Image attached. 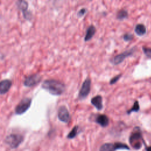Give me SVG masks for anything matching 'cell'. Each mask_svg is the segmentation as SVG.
I'll return each instance as SVG.
<instances>
[{
    "mask_svg": "<svg viewBox=\"0 0 151 151\" xmlns=\"http://www.w3.org/2000/svg\"><path fill=\"white\" fill-rule=\"evenodd\" d=\"M42 88L54 96L62 95L66 90V85L56 80H46L43 82Z\"/></svg>",
    "mask_w": 151,
    "mask_h": 151,
    "instance_id": "obj_1",
    "label": "cell"
},
{
    "mask_svg": "<svg viewBox=\"0 0 151 151\" xmlns=\"http://www.w3.org/2000/svg\"><path fill=\"white\" fill-rule=\"evenodd\" d=\"M24 140V137L19 134H10L8 135L5 139V142L12 149L17 148L21 144Z\"/></svg>",
    "mask_w": 151,
    "mask_h": 151,
    "instance_id": "obj_2",
    "label": "cell"
},
{
    "mask_svg": "<svg viewBox=\"0 0 151 151\" xmlns=\"http://www.w3.org/2000/svg\"><path fill=\"white\" fill-rule=\"evenodd\" d=\"M32 99L30 97H24L17 105L15 109L16 115H21L26 113L31 106Z\"/></svg>",
    "mask_w": 151,
    "mask_h": 151,
    "instance_id": "obj_3",
    "label": "cell"
},
{
    "mask_svg": "<svg viewBox=\"0 0 151 151\" xmlns=\"http://www.w3.org/2000/svg\"><path fill=\"white\" fill-rule=\"evenodd\" d=\"M136 48L134 47L128 50H126V51L122 53L119 54L118 55L115 56L114 57H113L111 60H110V62H111L115 66H116L120 63H122L126 58H128L129 56H132L134 54V53L136 51Z\"/></svg>",
    "mask_w": 151,
    "mask_h": 151,
    "instance_id": "obj_4",
    "label": "cell"
},
{
    "mask_svg": "<svg viewBox=\"0 0 151 151\" xmlns=\"http://www.w3.org/2000/svg\"><path fill=\"white\" fill-rule=\"evenodd\" d=\"M91 85H92V80L90 77H87L85 79L84 82L82 84V86L80 88V90L79 93L78 98L79 100H83L86 99L91 89Z\"/></svg>",
    "mask_w": 151,
    "mask_h": 151,
    "instance_id": "obj_5",
    "label": "cell"
},
{
    "mask_svg": "<svg viewBox=\"0 0 151 151\" xmlns=\"http://www.w3.org/2000/svg\"><path fill=\"white\" fill-rule=\"evenodd\" d=\"M42 79V76L39 74H34L26 77L24 80V86L27 87H32L38 85Z\"/></svg>",
    "mask_w": 151,
    "mask_h": 151,
    "instance_id": "obj_6",
    "label": "cell"
},
{
    "mask_svg": "<svg viewBox=\"0 0 151 151\" xmlns=\"http://www.w3.org/2000/svg\"><path fill=\"white\" fill-rule=\"evenodd\" d=\"M58 118L62 122L67 123L69 122L70 119V115L67 108L64 105L60 106L58 108Z\"/></svg>",
    "mask_w": 151,
    "mask_h": 151,
    "instance_id": "obj_7",
    "label": "cell"
},
{
    "mask_svg": "<svg viewBox=\"0 0 151 151\" xmlns=\"http://www.w3.org/2000/svg\"><path fill=\"white\" fill-rule=\"evenodd\" d=\"M12 86L11 80L9 79L3 80L0 83V94L1 95L6 94Z\"/></svg>",
    "mask_w": 151,
    "mask_h": 151,
    "instance_id": "obj_8",
    "label": "cell"
},
{
    "mask_svg": "<svg viewBox=\"0 0 151 151\" xmlns=\"http://www.w3.org/2000/svg\"><path fill=\"white\" fill-rule=\"evenodd\" d=\"M91 103L97 110H102L103 108V98L100 95H97L92 97L91 99Z\"/></svg>",
    "mask_w": 151,
    "mask_h": 151,
    "instance_id": "obj_9",
    "label": "cell"
},
{
    "mask_svg": "<svg viewBox=\"0 0 151 151\" xmlns=\"http://www.w3.org/2000/svg\"><path fill=\"white\" fill-rule=\"evenodd\" d=\"M95 122L102 127L105 128L109 125V119L105 115H98L95 119Z\"/></svg>",
    "mask_w": 151,
    "mask_h": 151,
    "instance_id": "obj_10",
    "label": "cell"
},
{
    "mask_svg": "<svg viewBox=\"0 0 151 151\" xmlns=\"http://www.w3.org/2000/svg\"><path fill=\"white\" fill-rule=\"evenodd\" d=\"M96 32V27L93 25L90 26L88 27L87 30H86V33L84 38V41L87 42L91 40L93 38V37L95 36Z\"/></svg>",
    "mask_w": 151,
    "mask_h": 151,
    "instance_id": "obj_11",
    "label": "cell"
},
{
    "mask_svg": "<svg viewBox=\"0 0 151 151\" xmlns=\"http://www.w3.org/2000/svg\"><path fill=\"white\" fill-rule=\"evenodd\" d=\"M135 32L139 36H143L146 33V28L142 24H138L135 26Z\"/></svg>",
    "mask_w": 151,
    "mask_h": 151,
    "instance_id": "obj_12",
    "label": "cell"
},
{
    "mask_svg": "<svg viewBox=\"0 0 151 151\" xmlns=\"http://www.w3.org/2000/svg\"><path fill=\"white\" fill-rule=\"evenodd\" d=\"M17 6L18 8L21 10L22 13H24L28 11V3L26 1H23V0H19L16 3Z\"/></svg>",
    "mask_w": 151,
    "mask_h": 151,
    "instance_id": "obj_13",
    "label": "cell"
},
{
    "mask_svg": "<svg viewBox=\"0 0 151 151\" xmlns=\"http://www.w3.org/2000/svg\"><path fill=\"white\" fill-rule=\"evenodd\" d=\"M128 17V12L127 10L125 9H122L119 10L116 15V18L120 21H122V20L127 18Z\"/></svg>",
    "mask_w": 151,
    "mask_h": 151,
    "instance_id": "obj_14",
    "label": "cell"
},
{
    "mask_svg": "<svg viewBox=\"0 0 151 151\" xmlns=\"http://www.w3.org/2000/svg\"><path fill=\"white\" fill-rule=\"evenodd\" d=\"M100 151H115V148L112 144H105L100 147Z\"/></svg>",
    "mask_w": 151,
    "mask_h": 151,
    "instance_id": "obj_15",
    "label": "cell"
},
{
    "mask_svg": "<svg viewBox=\"0 0 151 151\" xmlns=\"http://www.w3.org/2000/svg\"><path fill=\"white\" fill-rule=\"evenodd\" d=\"M139 110H140V106H139V102L138 100H136L134 103L133 106L127 111V114L130 115V114H131L132 112H138Z\"/></svg>",
    "mask_w": 151,
    "mask_h": 151,
    "instance_id": "obj_16",
    "label": "cell"
},
{
    "mask_svg": "<svg viewBox=\"0 0 151 151\" xmlns=\"http://www.w3.org/2000/svg\"><path fill=\"white\" fill-rule=\"evenodd\" d=\"M141 138V134L139 132H134L129 138V142L130 144H133L135 141L137 140H139Z\"/></svg>",
    "mask_w": 151,
    "mask_h": 151,
    "instance_id": "obj_17",
    "label": "cell"
},
{
    "mask_svg": "<svg viewBox=\"0 0 151 151\" xmlns=\"http://www.w3.org/2000/svg\"><path fill=\"white\" fill-rule=\"evenodd\" d=\"M78 129H79V126H75L72 130L69 132V134L67 135V138L68 139H73L74 138L76 135H77L78 132Z\"/></svg>",
    "mask_w": 151,
    "mask_h": 151,
    "instance_id": "obj_18",
    "label": "cell"
},
{
    "mask_svg": "<svg viewBox=\"0 0 151 151\" xmlns=\"http://www.w3.org/2000/svg\"><path fill=\"white\" fill-rule=\"evenodd\" d=\"M115 150L116 149H129L128 146H127L126 144H122V143H116L114 145Z\"/></svg>",
    "mask_w": 151,
    "mask_h": 151,
    "instance_id": "obj_19",
    "label": "cell"
},
{
    "mask_svg": "<svg viewBox=\"0 0 151 151\" xmlns=\"http://www.w3.org/2000/svg\"><path fill=\"white\" fill-rule=\"evenodd\" d=\"M134 38V35L130 33H126L123 36V39L125 42H128L131 41Z\"/></svg>",
    "mask_w": 151,
    "mask_h": 151,
    "instance_id": "obj_20",
    "label": "cell"
},
{
    "mask_svg": "<svg viewBox=\"0 0 151 151\" xmlns=\"http://www.w3.org/2000/svg\"><path fill=\"white\" fill-rule=\"evenodd\" d=\"M121 77H122V74H118V75L113 77L112 79H111V80H110V82H109L110 85H114L116 83H117L119 80V79L121 78Z\"/></svg>",
    "mask_w": 151,
    "mask_h": 151,
    "instance_id": "obj_21",
    "label": "cell"
},
{
    "mask_svg": "<svg viewBox=\"0 0 151 151\" xmlns=\"http://www.w3.org/2000/svg\"><path fill=\"white\" fill-rule=\"evenodd\" d=\"M142 50L144 53L149 58H151V48H148L146 47H143Z\"/></svg>",
    "mask_w": 151,
    "mask_h": 151,
    "instance_id": "obj_22",
    "label": "cell"
},
{
    "mask_svg": "<svg viewBox=\"0 0 151 151\" xmlns=\"http://www.w3.org/2000/svg\"><path fill=\"white\" fill-rule=\"evenodd\" d=\"M86 12H87V9L86 8H82L81 9L79 10V12L77 13V15L79 18L82 17L83 15H85V14L86 13Z\"/></svg>",
    "mask_w": 151,
    "mask_h": 151,
    "instance_id": "obj_23",
    "label": "cell"
},
{
    "mask_svg": "<svg viewBox=\"0 0 151 151\" xmlns=\"http://www.w3.org/2000/svg\"><path fill=\"white\" fill-rule=\"evenodd\" d=\"M141 146H142V145H141V144H140V142H137V143H136V144H135V145L134 146V147L135 149H140V148H141Z\"/></svg>",
    "mask_w": 151,
    "mask_h": 151,
    "instance_id": "obj_24",
    "label": "cell"
},
{
    "mask_svg": "<svg viewBox=\"0 0 151 151\" xmlns=\"http://www.w3.org/2000/svg\"><path fill=\"white\" fill-rule=\"evenodd\" d=\"M148 151H151V147L148 148Z\"/></svg>",
    "mask_w": 151,
    "mask_h": 151,
    "instance_id": "obj_25",
    "label": "cell"
}]
</instances>
